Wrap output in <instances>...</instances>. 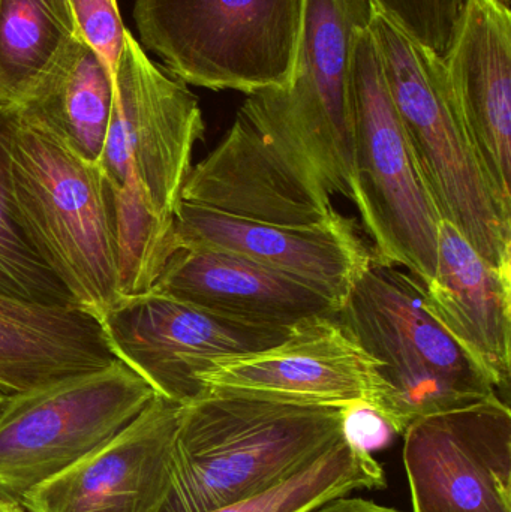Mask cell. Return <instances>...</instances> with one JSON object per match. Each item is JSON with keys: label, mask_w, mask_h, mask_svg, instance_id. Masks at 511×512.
Masks as SVG:
<instances>
[{"label": "cell", "mask_w": 511, "mask_h": 512, "mask_svg": "<svg viewBox=\"0 0 511 512\" xmlns=\"http://www.w3.org/2000/svg\"><path fill=\"white\" fill-rule=\"evenodd\" d=\"M347 408L207 391L182 406L162 512L218 510L284 483L347 438Z\"/></svg>", "instance_id": "1"}, {"label": "cell", "mask_w": 511, "mask_h": 512, "mask_svg": "<svg viewBox=\"0 0 511 512\" xmlns=\"http://www.w3.org/2000/svg\"><path fill=\"white\" fill-rule=\"evenodd\" d=\"M342 327L378 364L374 411L398 435L413 421L488 399L497 390L425 304L419 280L371 264L339 307Z\"/></svg>", "instance_id": "2"}, {"label": "cell", "mask_w": 511, "mask_h": 512, "mask_svg": "<svg viewBox=\"0 0 511 512\" xmlns=\"http://www.w3.org/2000/svg\"><path fill=\"white\" fill-rule=\"evenodd\" d=\"M11 192L30 246L77 306L101 321L122 298L113 204L101 167L18 111Z\"/></svg>", "instance_id": "3"}, {"label": "cell", "mask_w": 511, "mask_h": 512, "mask_svg": "<svg viewBox=\"0 0 511 512\" xmlns=\"http://www.w3.org/2000/svg\"><path fill=\"white\" fill-rule=\"evenodd\" d=\"M369 30L441 221L452 224L489 264L511 270V222L501 213L474 155L444 60L375 8Z\"/></svg>", "instance_id": "4"}, {"label": "cell", "mask_w": 511, "mask_h": 512, "mask_svg": "<svg viewBox=\"0 0 511 512\" xmlns=\"http://www.w3.org/2000/svg\"><path fill=\"white\" fill-rule=\"evenodd\" d=\"M371 0H305L290 84L246 96L240 108L264 137L308 165L330 195H353V57Z\"/></svg>", "instance_id": "5"}, {"label": "cell", "mask_w": 511, "mask_h": 512, "mask_svg": "<svg viewBox=\"0 0 511 512\" xmlns=\"http://www.w3.org/2000/svg\"><path fill=\"white\" fill-rule=\"evenodd\" d=\"M305 0H135L143 50L185 84L246 96L290 84Z\"/></svg>", "instance_id": "6"}, {"label": "cell", "mask_w": 511, "mask_h": 512, "mask_svg": "<svg viewBox=\"0 0 511 512\" xmlns=\"http://www.w3.org/2000/svg\"><path fill=\"white\" fill-rule=\"evenodd\" d=\"M353 195L381 264L434 277L441 218L417 167L369 26L353 57Z\"/></svg>", "instance_id": "7"}, {"label": "cell", "mask_w": 511, "mask_h": 512, "mask_svg": "<svg viewBox=\"0 0 511 512\" xmlns=\"http://www.w3.org/2000/svg\"><path fill=\"white\" fill-rule=\"evenodd\" d=\"M155 396L120 360L9 396L0 414V496L20 501L107 444Z\"/></svg>", "instance_id": "8"}, {"label": "cell", "mask_w": 511, "mask_h": 512, "mask_svg": "<svg viewBox=\"0 0 511 512\" xmlns=\"http://www.w3.org/2000/svg\"><path fill=\"white\" fill-rule=\"evenodd\" d=\"M204 129L200 102L188 84L156 65L128 30L99 161L110 194L143 191L155 215L173 224Z\"/></svg>", "instance_id": "9"}, {"label": "cell", "mask_w": 511, "mask_h": 512, "mask_svg": "<svg viewBox=\"0 0 511 512\" xmlns=\"http://www.w3.org/2000/svg\"><path fill=\"white\" fill-rule=\"evenodd\" d=\"M101 324L116 357L179 405L207 393L201 373L219 358L263 351L294 330L237 321L155 289L120 298Z\"/></svg>", "instance_id": "10"}, {"label": "cell", "mask_w": 511, "mask_h": 512, "mask_svg": "<svg viewBox=\"0 0 511 512\" xmlns=\"http://www.w3.org/2000/svg\"><path fill=\"white\" fill-rule=\"evenodd\" d=\"M413 512H511V411L492 394L404 432Z\"/></svg>", "instance_id": "11"}, {"label": "cell", "mask_w": 511, "mask_h": 512, "mask_svg": "<svg viewBox=\"0 0 511 512\" xmlns=\"http://www.w3.org/2000/svg\"><path fill=\"white\" fill-rule=\"evenodd\" d=\"M200 382L206 391L338 408L374 409L383 390L377 361L338 316L302 322L263 351L219 358L201 373Z\"/></svg>", "instance_id": "12"}, {"label": "cell", "mask_w": 511, "mask_h": 512, "mask_svg": "<svg viewBox=\"0 0 511 512\" xmlns=\"http://www.w3.org/2000/svg\"><path fill=\"white\" fill-rule=\"evenodd\" d=\"M182 201L230 218L312 227L336 210L317 174L237 114L230 131L186 177Z\"/></svg>", "instance_id": "13"}, {"label": "cell", "mask_w": 511, "mask_h": 512, "mask_svg": "<svg viewBox=\"0 0 511 512\" xmlns=\"http://www.w3.org/2000/svg\"><path fill=\"white\" fill-rule=\"evenodd\" d=\"M182 406L156 394L107 444L21 496L26 512H162Z\"/></svg>", "instance_id": "14"}, {"label": "cell", "mask_w": 511, "mask_h": 512, "mask_svg": "<svg viewBox=\"0 0 511 512\" xmlns=\"http://www.w3.org/2000/svg\"><path fill=\"white\" fill-rule=\"evenodd\" d=\"M173 239L176 251L206 248L245 256L311 286L338 307L374 259L353 222L338 212L312 227H279L230 218L180 201Z\"/></svg>", "instance_id": "15"}, {"label": "cell", "mask_w": 511, "mask_h": 512, "mask_svg": "<svg viewBox=\"0 0 511 512\" xmlns=\"http://www.w3.org/2000/svg\"><path fill=\"white\" fill-rule=\"evenodd\" d=\"M453 101L477 162L511 222V11L500 0H467L444 59Z\"/></svg>", "instance_id": "16"}, {"label": "cell", "mask_w": 511, "mask_h": 512, "mask_svg": "<svg viewBox=\"0 0 511 512\" xmlns=\"http://www.w3.org/2000/svg\"><path fill=\"white\" fill-rule=\"evenodd\" d=\"M210 312L273 328L338 316V304L311 286L245 256L179 248L153 288Z\"/></svg>", "instance_id": "17"}, {"label": "cell", "mask_w": 511, "mask_h": 512, "mask_svg": "<svg viewBox=\"0 0 511 512\" xmlns=\"http://www.w3.org/2000/svg\"><path fill=\"white\" fill-rule=\"evenodd\" d=\"M425 304L485 373L507 390L511 373V270L495 267L449 222H441L434 277L422 285Z\"/></svg>", "instance_id": "18"}, {"label": "cell", "mask_w": 511, "mask_h": 512, "mask_svg": "<svg viewBox=\"0 0 511 512\" xmlns=\"http://www.w3.org/2000/svg\"><path fill=\"white\" fill-rule=\"evenodd\" d=\"M119 360L101 321L80 307L0 295V393H27Z\"/></svg>", "instance_id": "19"}, {"label": "cell", "mask_w": 511, "mask_h": 512, "mask_svg": "<svg viewBox=\"0 0 511 512\" xmlns=\"http://www.w3.org/2000/svg\"><path fill=\"white\" fill-rule=\"evenodd\" d=\"M113 105V72L75 33L18 111L75 156L99 165Z\"/></svg>", "instance_id": "20"}, {"label": "cell", "mask_w": 511, "mask_h": 512, "mask_svg": "<svg viewBox=\"0 0 511 512\" xmlns=\"http://www.w3.org/2000/svg\"><path fill=\"white\" fill-rule=\"evenodd\" d=\"M75 33L68 0H0V105L21 107Z\"/></svg>", "instance_id": "21"}, {"label": "cell", "mask_w": 511, "mask_h": 512, "mask_svg": "<svg viewBox=\"0 0 511 512\" xmlns=\"http://www.w3.org/2000/svg\"><path fill=\"white\" fill-rule=\"evenodd\" d=\"M386 475L365 448L339 442L317 462L273 489L209 512H309L354 490L383 489Z\"/></svg>", "instance_id": "22"}, {"label": "cell", "mask_w": 511, "mask_h": 512, "mask_svg": "<svg viewBox=\"0 0 511 512\" xmlns=\"http://www.w3.org/2000/svg\"><path fill=\"white\" fill-rule=\"evenodd\" d=\"M17 123L18 108L0 105V295L41 306L78 307L30 246L15 216L11 147Z\"/></svg>", "instance_id": "23"}, {"label": "cell", "mask_w": 511, "mask_h": 512, "mask_svg": "<svg viewBox=\"0 0 511 512\" xmlns=\"http://www.w3.org/2000/svg\"><path fill=\"white\" fill-rule=\"evenodd\" d=\"M381 15L423 47L446 59L467 0H371Z\"/></svg>", "instance_id": "24"}, {"label": "cell", "mask_w": 511, "mask_h": 512, "mask_svg": "<svg viewBox=\"0 0 511 512\" xmlns=\"http://www.w3.org/2000/svg\"><path fill=\"white\" fill-rule=\"evenodd\" d=\"M68 3L78 35L101 56L114 77L128 33L116 0H68Z\"/></svg>", "instance_id": "25"}, {"label": "cell", "mask_w": 511, "mask_h": 512, "mask_svg": "<svg viewBox=\"0 0 511 512\" xmlns=\"http://www.w3.org/2000/svg\"><path fill=\"white\" fill-rule=\"evenodd\" d=\"M393 432L389 424L366 405H353L345 409V436L357 447L371 450L386 442Z\"/></svg>", "instance_id": "26"}, {"label": "cell", "mask_w": 511, "mask_h": 512, "mask_svg": "<svg viewBox=\"0 0 511 512\" xmlns=\"http://www.w3.org/2000/svg\"><path fill=\"white\" fill-rule=\"evenodd\" d=\"M309 512H402L395 510V508L384 507V505L377 504L374 501H368L363 498H348V496H341V498L332 499L320 507L314 508Z\"/></svg>", "instance_id": "27"}, {"label": "cell", "mask_w": 511, "mask_h": 512, "mask_svg": "<svg viewBox=\"0 0 511 512\" xmlns=\"http://www.w3.org/2000/svg\"><path fill=\"white\" fill-rule=\"evenodd\" d=\"M0 512H26L18 505L17 502L11 499L2 498L0 496Z\"/></svg>", "instance_id": "28"}, {"label": "cell", "mask_w": 511, "mask_h": 512, "mask_svg": "<svg viewBox=\"0 0 511 512\" xmlns=\"http://www.w3.org/2000/svg\"><path fill=\"white\" fill-rule=\"evenodd\" d=\"M9 396H5V394L0 393V414H2L3 409L8 405Z\"/></svg>", "instance_id": "29"}, {"label": "cell", "mask_w": 511, "mask_h": 512, "mask_svg": "<svg viewBox=\"0 0 511 512\" xmlns=\"http://www.w3.org/2000/svg\"><path fill=\"white\" fill-rule=\"evenodd\" d=\"M500 2L503 3V5L509 6L510 8V0H500Z\"/></svg>", "instance_id": "30"}]
</instances>
